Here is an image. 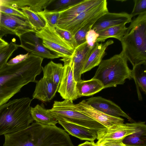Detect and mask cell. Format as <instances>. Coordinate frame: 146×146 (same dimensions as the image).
Segmentation results:
<instances>
[{"label": "cell", "mask_w": 146, "mask_h": 146, "mask_svg": "<svg viewBox=\"0 0 146 146\" xmlns=\"http://www.w3.org/2000/svg\"><path fill=\"white\" fill-rule=\"evenodd\" d=\"M43 58L29 54L23 61L13 64L7 63L0 68V106L7 102L24 86L36 82L42 71Z\"/></svg>", "instance_id": "6da1fadb"}, {"label": "cell", "mask_w": 146, "mask_h": 146, "mask_svg": "<svg viewBox=\"0 0 146 146\" xmlns=\"http://www.w3.org/2000/svg\"><path fill=\"white\" fill-rule=\"evenodd\" d=\"M4 136L3 146H74L65 130L56 125L36 122L24 129Z\"/></svg>", "instance_id": "7a4b0ae2"}, {"label": "cell", "mask_w": 146, "mask_h": 146, "mask_svg": "<svg viewBox=\"0 0 146 146\" xmlns=\"http://www.w3.org/2000/svg\"><path fill=\"white\" fill-rule=\"evenodd\" d=\"M32 100L23 97L10 100L0 106V136L24 129L33 122L30 113Z\"/></svg>", "instance_id": "3957f363"}, {"label": "cell", "mask_w": 146, "mask_h": 146, "mask_svg": "<svg viewBox=\"0 0 146 146\" xmlns=\"http://www.w3.org/2000/svg\"><path fill=\"white\" fill-rule=\"evenodd\" d=\"M130 23L120 41L122 50L133 67L146 64V12Z\"/></svg>", "instance_id": "277c9868"}, {"label": "cell", "mask_w": 146, "mask_h": 146, "mask_svg": "<svg viewBox=\"0 0 146 146\" xmlns=\"http://www.w3.org/2000/svg\"><path fill=\"white\" fill-rule=\"evenodd\" d=\"M124 52L102 60L92 78L98 80L104 88L123 84L127 79H132L131 70Z\"/></svg>", "instance_id": "5b68a950"}, {"label": "cell", "mask_w": 146, "mask_h": 146, "mask_svg": "<svg viewBox=\"0 0 146 146\" xmlns=\"http://www.w3.org/2000/svg\"><path fill=\"white\" fill-rule=\"evenodd\" d=\"M47 111L58 121L62 120L87 129L97 131L105 127L88 115L79 111L74 104L64 100L55 101L52 108Z\"/></svg>", "instance_id": "8992f818"}, {"label": "cell", "mask_w": 146, "mask_h": 146, "mask_svg": "<svg viewBox=\"0 0 146 146\" xmlns=\"http://www.w3.org/2000/svg\"><path fill=\"white\" fill-rule=\"evenodd\" d=\"M45 27L35 33L40 38L43 45L54 54L62 58H70L75 49L66 41L56 31L55 28L51 27L45 23Z\"/></svg>", "instance_id": "52a82bcc"}, {"label": "cell", "mask_w": 146, "mask_h": 146, "mask_svg": "<svg viewBox=\"0 0 146 146\" xmlns=\"http://www.w3.org/2000/svg\"><path fill=\"white\" fill-rule=\"evenodd\" d=\"M145 129L146 126L145 122L113 125L97 131V141L95 143L111 140L123 139L131 134Z\"/></svg>", "instance_id": "ba28073f"}, {"label": "cell", "mask_w": 146, "mask_h": 146, "mask_svg": "<svg viewBox=\"0 0 146 146\" xmlns=\"http://www.w3.org/2000/svg\"><path fill=\"white\" fill-rule=\"evenodd\" d=\"M29 32H36L27 19L0 13V38L8 34L19 37Z\"/></svg>", "instance_id": "9c48e42d"}, {"label": "cell", "mask_w": 146, "mask_h": 146, "mask_svg": "<svg viewBox=\"0 0 146 146\" xmlns=\"http://www.w3.org/2000/svg\"><path fill=\"white\" fill-rule=\"evenodd\" d=\"M107 4V0H102L100 3L90 7L68 21L58 24L57 26L74 35L93 17L108 12Z\"/></svg>", "instance_id": "30bf717a"}, {"label": "cell", "mask_w": 146, "mask_h": 146, "mask_svg": "<svg viewBox=\"0 0 146 146\" xmlns=\"http://www.w3.org/2000/svg\"><path fill=\"white\" fill-rule=\"evenodd\" d=\"M60 60L64 62V70L57 92L64 100L73 102L78 97L70 58H62Z\"/></svg>", "instance_id": "8fae6325"}, {"label": "cell", "mask_w": 146, "mask_h": 146, "mask_svg": "<svg viewBox=\"0 0 146 146\" xmlns=\"http://www.w3.org/2000/svg\"><path fill=\"white\" fill-rule=\"evenodd\" d=\"M19 38L21 43L19 47L29 53L43 58L54 59L59 58L57 55L51 53L43 45L41 40L36 36L35 32L25 33Z\"/></svg>", "instance_id": "7c38bea8"}, {"label": "cell", "mask_w": 146, "mask_h": 146, "mask_svg": "<svg viewBox=\"0 0 146 146\" xmlns=\"http://www.w3.org/2000/svg\"><path fill=\"white\" fill-rule=\"evenodd\" d=\"M75 105L80 111L89 116L105 127L124 123V121L123 118L111 116L97 110L86 104L84 100Z\"/></svg>", "instance_id": "4fadbf2b"}, {"label": "cell", "mask_w": 146, "mask_h": 146, "mask_svg": "<svg viewBox=\"0 0 146 146\" xmlns=\"http://www.w3.org/2000/svg\"><path fill=\"white\" fill-rule=\"evenodd\" d=\"M132 17L125 12L119 13L108 12L100 17L93 25L92 29L96 33L109 27L130 23Z\"/></svg>", "instance_id": "5bb4252c"}, {"label": "cell", "mask_w": 146, "mask_h": 146, "mask_svg": "<svg viewBox=\"0 0 146 146\" xmlns=\"http://www.w3.org/2000/svg\"><path fill=\"white\" fill-rule=\"evenodd\" d=\"M85 103L94 108L109 115L132 119L121 108L112 101L100 96L92 97L85 100Z\"/></svg>", "instance_id": "9a60e30c"}, {"label": "cell", "mask_w": 146, "mask_h": 146, "mask_svg": "<svg viewBox=\"0 0 146 146\" xmlns=\"http://www.w3.org/2000/svg\"><path fill=\"white\" fill-rule=\"evenodd\" d=\"M93 48L89 46L86 42L75 48L73 55L70 58L74 79L76 82L82 80L83 68Z\"/></svg>", "instance_id": "2e32d148"}, {"label": "cell", "mask_w": 146, "mask_h": 146, "mask_svg": "<svg viewBox=\"0 0 146 146\" xmlns=\"http://www.w3.org/2000/svg\"><path fill=\"white\" fill-rule=\"evenodd\" d=\"M33 99H37L42 102H50L58 91L59 86L54 83L46 78L43 77L37 80Z\"/></svg>", "instance_id": "e0dca14e"}, {"label": "cell", "mask_w": 146, "mask_h": 146, "mask_svg": "<svg viewBox=\"0 0 146 146\" xmlns=\"http://www.w3.org/2000/svg\"><path fill=\"white\" fill-rule=\"evenodd\" d=\"M102 1L82 0L80 2L60 12V16L57 25L72 19L86 10L100 3Z\"/></svg>", "instance_id": "ac0fdd59"}, {"label": "cell", "mask_w": 146, "mask_h": 146, "mask_svg": "<svg viewBox=\"0 0 146 146\" xmlns=\"http://www.w3.org/2000/svg\"><path fill=\"white\" fill-rule=\"evenodd\" d=\"M114 42L109 40L105 43L100 44L96 42L92 48L83 68L82 74L89 71L99 65L106 55V50Z\"/></svg>", "instance_id": "d6986e66"}, {"label": "cell", "mask_w": 146, "mask_h": 146, "mask_svg": "<svg viewBox=\"0 0 146 146\" xmlns=\"http://www.w3.org/2000/svg\"><path fill=\"white\" fill-rule=\"evenodd\" d=\"M58 121L69 134L81 140L93 142L97 139V131H96L64 121L58 120Z\"/></svg>", "instance_id": "ffe728a7"}, {"label": "cell", "mask_w": 146, "mask_h": 146, "mask_svg": "<svg viewBox=\"0 0 146 146\" xmlns=\"http://www.w3.org/2000/svg\"><path fill=\"white\" fill-rule=\"evenodd\" d=\"M76 90L78 98L93 95L104 89L103 84L98 80L92 78L77 82Z\"/></svg>", "instance_id": "44dd1931"}, {"label": "cell", "mask_w": 146, "mask_h": 146, "mask_svg": "<svg viewBox=\"0 0 146 146\" xmlns=\"http://www.w3.org/2000/svg\"><path fill=\"white\" fill-rule=\"evenodd\" d=\"M30 113L33 119L42 125L55 126L58 123L56 119L47 111L43 106L37 104L34 107H31Z\"/></svg>", "instance_id": "7402d4cb"}, {"label": "cell", "mask_w": 146, "mask_h": 146, "mask_svg": "<svg viewBox=\"0 0 146 146\" xmlns=\"http://www.w3.org/2000/svg\"><path fill=\"white\" fill-rule=\"evenodd\" d=\"M146 64H140L133 67L131 70L132 78L135 82L138 98L139 100H142L140 90L145 94L146 92Z\"/></svg>", "instance_id": "603a6c76"}, {"label": "cell", "mask_w": 146, "mask_h": 146, "mask_svg": "<svg viewBox=\"0 0 146 146\" xmlns=\"http://www.w3.org/2000/svg\"><path fill=\"white\" fill-rule=\"evenodd\" d=\"M42 69L44 77L59 86L64 70V66L62 64L51 61L44 67H42Z\"/></svg>", "instance_id": "cb8c5ba5"}, {"label": "cell", "mask_w": 146, "mask_h": 146, "mask_svg": "<svg viewBox=\"0 0 146 146\" xmlns=\"http://www.w3.org/2000/svg\"><path fill=\"white\" fill-rule=\"evenodd\" d=\"M127 27L125 24L113 26L98 33L99 35L97 42H104L109 38H115L121 41L124 35Z\"/></svg>", "instance_id": "d4e9b609"}, {"label": "cell", "mask_w": 146, "mask_h": 146, "mask_svg": "<svg viewBox=\"0 0 146 146\" xmlns=\"http://www.w3.org/2000/svg\"><path fill=\"white\" fill-rule=\"evenodd\" d=\"M21 9L36 32L41 30L45 27V21L37 13L32 10L28 7Z\"/></svg>", "instance_id": "484cf974"}, {"label": "cell", "mask_w": 146, "mask_h": 146, "mask_svg": "<svg viewBox=\"0 0 146 146\" xmlns=\"http://www.w3.org/2000/svg\"><path fill=\"white\" fill-rule=\"evenodd\" d=\"M54 0H21V8L29 7L30 9L36 13L43 11L46 9L47 7Z\"/></svg>", "instance_id": "4316f807"}, {"label": "cell", "mask_w": 146, "mask_h": 146, "mask_svg": "<svg viewBox=\"0 0 146 146\" xmlns=\"http://www.w3.org/2000/svg\"><path fill=\"white\" fill-rule=\"evenodd\" d=\"M146 129L141 130L124 138L123 143L129 146L146 145Z\"/></svg>", "instance_id": "83f0119b"}, {"label": "cell", "mask_w": 146, "mask_h": 146, "mask_svg": "<svg viewBox=\"0 0 146 146\" xmlns=\"http://www.w3.org/2000/svg\"><path fill=\"white\" fill-rule=\"evenodd\" d=\"M19 47V45L12 42L0 45V68L6 64L9 58Z\"/></svg>", "instance_id": "f1b7e54d"}, {"label": "cell", "mask_w": 146, "mask_h": 146, "mask_svg": "<svg viewBox=\"0 0 146 146\" xmlns=\"http://www.w3.org/2000/svg\"><path fill=\"white\" fill-rule=\"evenodd\" d=\"M104 14H100L93 17L76 33L74 36L78 46L86 42L85 38L87 33L92 29L93 25L96 20Z\"/></svg>", "instance_id": "f546056e"}, {"label": "cell", "mask_w": 146, "mask_h": 146, "mask_svg": "<svg viewBox=\"0 0 146 146\" xmlns=\"http://www.w3.org/2000/svg\"><path fill=\"white\" fill-rule=\"evenodd\" d=\"M37 13L50 27L55 28L57 26L60 12L49 11L46 9L42 12Z\"/></svg>", "instance_id": "4dcf8cb0"}, {"label": "cell", "mask_w": 146, "mask_h": 146, "mask_svg": "<svg viewBox=\"0 0 146 146\" xmlns=\"http://www.w3.org/2000/svg\"><path fill=\"white\" fill-rule=\"evenodd\" d=\"M82 0H54L50 4L52 5V9L50 11L60 12L77 4Z\"/></svg>", "instance_id": "1f68e13d"}, {"label": "cell", "mask_w": 146, "mask_h": 146, "mask_svg": "<svg viewBox=\"0 0 146 146\" xmlns=\"http://www.w3.org/2000/svg\"><path fill=\"white\" fill-rule=\"evenodd\" d=\"M56 31L67 42L75 49L78 46L77 44L74 35L69 31L61 29L57 26L55 27Z\"/></svg>", "instance_id": "d6a6232c"}, {"label": "cell", "mask_w": 146, "mask_h": 146, "mask_svg": "<svg viewBox=\"0 0 146 146\" xmlns=\"http://www.w3.org/2000/svg\"><path fill=\"white\" fill-rule=\"evenodd\" d=\"M0 12L7 14L18 16L27 19L25 14L21 10L2 4L0 1Z\"/></svg>", "instance_id": "836d02e7"}, {"label": "cell", "mask_w": 146, "mask_h": 146, "mask_svg": "<svg viewBox=\"0 0 146 146\" xmlns=\"http://www.w3.org/2000/svg\"><path fill=\"white\" fill-rule=\"evenodd\" d=\"M134 6L130 14L132 17L146 12V0H134Z\"/></svg>", "instance_id": "e575fe53"}, {"label": "cell", "mask_w": 146, "mask_h": 146, "mask_svg": "<svg viewBox=\"0 0 146 146\" xmlns=\"http://www.w3.org/2000/svg\"><path fill=\"white\" fill-rule=\"evenodd\" d=\"M99 35L94 30L91 29L88 31L86 36V42L88 45L93 48L97 42Z\"/></svg>", "instance_id": "d590c367"}, {"label": "cell", "mask_w": 146, "mask_h": 146, "mask_svg": "<svg viewBox=\"0 0 146 146\" xmlns=\"http://www.w3.org/2000/svg\"><path fill=\"white\" fill-rule=\"evenodd\" d=\"M123 139L111 140L96 144L98 146H129L124 144Z\"/></svg>", "instance_id": "8d00e7d4"}, {"label": "cell", "mask_w": 146, "mask_h": 146, "mask_svg": "<svg viewBox=\"0 0 146 146\" xmlns=\"http://www.w3.org/2000/svg\"><path fill=\"white\" fill-rule=\"evenodd\" d=\"M29 53L24 54H20L11 59L7 63L8 64H13L20 62L26 58L28 56Z\"/></svg>", "instance_id": "74e56055"}, {"label": "cell", "mask_w": 146, "mask_h": 146, "mask_svg": "<svg viewBox=\"0 0 146 146\" xmlns=\"http://www.w3.org/2000/svg\"><path fill=\"white\" fill-rule=\"evenodd\" d=\"M94 142H92L87 141L83 143L79 144L77 146H92Z\"/></svg>", "instance_id": "f35d334b"}, {"label": "cell", "mask_w": 146, "mask_h": 146, "mask_svg": "<svg viewBox=\"0 0 146 146\" xmlns=\"http://www.w3.org/2000/svg\"><path fill=\"white\" fill-rule=\"evenodd\" d=\"M8 43L2 38H0V45H4Z\"/></svg>", "instance_id": "ab89813d"}, {"label": "cell", "mask_w": 146, "mask_h": 146, "mask_svg": "<svg viewBox=\"0 0 146 146\" xmlns=\"http://www.w3.org/2000/svg\"><path fill=\"white\" fill-rule=\"evenodd\" d=\"M92 146H98L97 145H96V144H95V143L94 142V143H93V145Z\"/></svg>", "instance_id": "60d3db41"}, {"label": "cell", "mask_w": 146, "mask_h": 146, "mask_svg": "<svg viewBox=\"0 0 146 146\" xmlns=\"http://www.w3.org/2000/svg\"><path fill=\"white\" fill-rule=\"evenodd\" d=\"M146 146V145H142V146Z\"/></svg>", "instance_id": "b9f144b4"}]
</instances>
